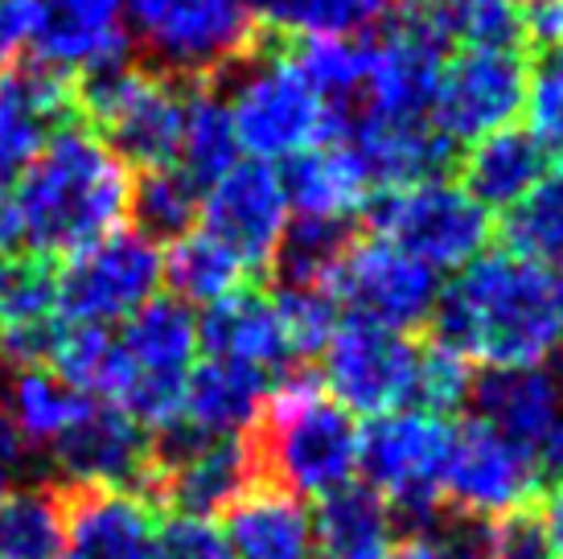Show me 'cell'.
<instances>
[{"mask_svg": "<svg viewBox=\"0 0 563 559\" xmlns=\"http://www.w3.org/2000/svg\"><path fill=\"white\" fill-rule=\"evenodd\" d=\"M560 276L518 251H485L437 296V342L489 371L543 366L560 346Z\"/></svg>", "mask_w": 563, "mask_h": 559, "instance_id": "1", "label": "cell"}, {"mask_svg": "<svg viewBox=\"0 0 563 559\" xmlns=\"http://www.w3.org/2000/svg\"><path fill=\"white\" fill-rule=\"evenodd\" d=\"M21 239L37 260H70L108 234L124 231L132 210V169L87 124L54 128L13 189Z\"/></svg>", "mask_w": 563, "mask_h": 559, "instance_id": "2", "label": "cell"}, {"mask_svg": "<svg viewBox=\"0 0 563 559\" xmlns=\"http://www.w3.org/2000/svg\"><path fill=\"white\" fill-rule=\"evenodd\" d=\"M358 424L342 404H333L317 374L288 371L272 387L260 419L243 432L255 485L280 494L329 497L358 473Z\"/></svg>", "mask_w": 563, "mask_h": 559, "instance_id": "3", "label": "cell"}, {"mask_svg": "<svg viewBox=\"0 0 563 559\" xmlns=\"http://www.w3.org/2000/svg\"><path fill=\"white\" fill-rule=\"evenodd\" d=\"M222 103L235 128L239 153H251L260 165H288L292 156L338 136V116L309 87L292 54L267 50L264 42L231 66V87Z\"/></svg>", "mask_w": 563, "mask_h": 559, "instance_id": "4", "label": "cell"}, {"mask_svg": "<svg viewBox=\"0 0 563 559\" xmlns=\"http://www.w3.org/2000/svg\"><path fill=\"white\" fill-rule=\"evenodd\" d=\"M70 99L95 124V132L120 153L128 169L153 173L177 169L181 124H186V91L165 75L141 66L111 63L87 70Z\"/></svg>", "mask_w": 563, "mask_h": 559, "instance_id": "5", "label": "cell"}, {"mask_svg": "<svg viewBox=\"0 0 563 559\" xmlns=\"http://www.w3.org/2000/svg\"><path fill=\"white\" fill-rule=\"evenodd\" d=\"M453 424L416 407L375 416L358 432V469L366 485L387 497L395 518H407L411 535L444 530L440 473L449 461Z\"/></svg>", "mask_w": 563, "mask_h": 559, "instance_id": "6", "label": "cell"}, {"mask_svg": "<svg viewBox=\"0 0 563 559\" xmlns=\"http://www.w3.org/2000/svg\"><path fill=\"white\" fill-rule=\"evenodd\" d=\"M371 227L375 239L411 255L428 272H461L485 255L494 239V215L449 177L378 194L371 202Z\"/></svg>", "mask_w": 563, "mask_h": 559, "instance_id": "7", "label": "cell"}, {"mask_svg": "<svg viewBox=\"0 0 563 559\" xmlns=\"http://www.w3.org/2000/svg\"><path fill=\"white\" fill-rule=\"evenodd\" d=\"M128 33L173 75H214L260 46L251 0H124Z\"/></svg>", "mask_w": 563, "mask_h": 559, "instance_id": "8", "label": "cell"}, {"mask_svg": "<svg viewBox=\"0 0 563 559\" xmlns=\"http://www.w3.org/2000/svg\"><path fill=\"white\" fill-rule=\"evenodd\" d=\"M120 350H124L120 407L144 432L177 424L189 371L198 366V317L181 300L157 296L124 321Z\"/></svg>", "mask_w": 563, "mask_h": 559, "instance_id": "9", "label": "cell"}, {"mask_svg": "<svg viewBox=\"0 0 563 559\" xmlns=\"http://www.w3.org/2000/svg\"><path fill=\"white\" fill-rule=\"evenodd\" d=\"M161 280H165V251L141 231H115L75 251L54 272L58 321L111 329L115 321L141 313L148 300H157Z\"/></svg>", "mask_w": 563, "mask_h": 559, "instance_id": "10", "label": "cell"}, {"mask_svg": "<svg viewBox=\"0 0 563 559\" xmlns=\"http://www.w3.org/2000/svg\"><path fill=\"white\" fill-rule=\"evenodd\" d=\"M548 482L534 452H522L470 419L453 428L449 461L440 473V506L449 523H501L518 511L539 506Z\"/></svg>", "mask_w": 563, "mask_h": 559, "instance_id": "11", "label": "cell"}, {"mask_svg": "<svg viewBox=\"0 0 563 559\" xmlns=\"http://www.w3.org/2000/svg\"><path fill=\"white\" fill-rule=\"evenodd\" d=\"M329 296L338 300V309L345 305L354 313V321L407 338L411 329L432 321L440 280L437 272H428L383 239H366V243L354 239L329 280Z\"/></svg>", "mask_w": 563, "mask_h": 559, "instance_id": "12", "label": "cell"}, {"mask_svg": "<svg viewBox=\"0 0 563 559\" xmlns=\"http://www.w3.org/2000/svg\"><path fill=\"white\" fill-rule=\"evenodd\" d=\"M321 391L350 416H387L411 404L416 342L391 329L345 321L321 350Z\"/></svg>", "mask_w": 563, "mask_h": 559, "instance_id": "13", "label": "cell"}, {"mask_svg": "<svg viewBox=\"0 0 563 559\" xmlns=\"http://www.w3.org/2000/svg\"><path fill=\"white\" fill-rule=\"evenodd\" d=\"M531 63L518 50H461L440 70L432 124L449 144L494 136L515 124L527 103Z\"/></svg>", "mask_w": 563, "mask_h": 559, "instance_id": "14", "label": "cell"}, {"mask_svg": "<svg viewBox=\"0 0 563 559\" xmlns=\"http://www.w3.org/2000/svg\"><path fill=\"white\" fill-rule=\"evenodd\" d=\"M444 37L428 13V0L407 9L383 37H371V70L358 108L345 116L383 120H432V99L444 70Z\"/></svg>", "mask_w": 563, "mask_h": 559, "instance_id": "15", "label": "cell"}, {"mask_svg": "<svg viewBox=\"0 0 563 559\" xmlns=\"http://www.w3.org/2000/svg\"><path fill=\"white\" fill-rule=\"evenodd\" d=\"M288 198L276 165L239 161L219 182L202 189L198 231L219 239L247 272H264L276 264L280 243L288 234Z\"/></svg>", "mask_w": 563, "mask_h": 559, "instance_id": "16", "label": "cell"}, {"mask_svg": "<svg viewBox=\"0 0 563 559\" xmlns=\"http://www.w3.org/2000/svg\"><path fill=\"white\" fill-rule=\"evenodd\" d=\"M49 461L58 469V482L141 494L148 478V432L124 407L87 404L75 428L49 445Z\"/></svg>", "mask_w": 563, "mask_h": 559, "instance_id": "17", "label": "cell"}, {"mask_svg": "<svg viewBox=\"0 0 563 559\" xmlns=\"http://www.w3.org/2000/svg\"><path fill=\"white\" fill-rule=\"evenodd\" d=\"M58 502L63 559H153L161 514L141 494L58 482Z\"/></svg>", "mask_w": 563, "mask_h": 559, "instance_id": "18", "label": "cell"}, {"mask_svg": "<svg viewBox=\"0 0 563 559\" xmlns=\"http://www.w3.org/2000/svg\"><path fill=\"white\" fill-rule=\"evenodd\" d=\"M30 46L33 63L63 78L124 63L132 46L124 0H37Z\"/></svg>", "mask_w": 563, "mask_h": 559, "instance_id": "19", "label": "cell"}, {"mask_svg": "<svg viewBox=\"0 0 563 559\" xmlns=\"http://www.w3.org/2000/svg\"><path fill=\"white\" fill-rule=\"evenodd\" d=\"M63 338L54 267L37 255L0 260V366H49Z\"/></svg>", "mask_w": 563, "mask_h": 559, "instance_id": "20", "label": "cell"}, {"mask_svg": "<svg viewBox=\"0 0 563 559\" xmlns=\"http://www.w3.org/2000/svg\"><path fill=\"white\" fill-rule=\"evenodd\" d=\"M473 412L494 436L522 452H543L563 416V379L548 366H510L473 379Z\"/></svg>", "mask_w": 563, "mask_h": 559, "instance_id": "21", "label": "cell"}, {"mask_svg": "<svg viewBox=\"0 0 563 559\" xmlns=\"http://www.w3.org/2000/svg\"><path fill=\"white\" fill-rule=\"evenodd\" d=\"M362 161L375 186L399 189L411 182L440 177L453 144L440 136L432 120H383V116H342L338 136Z\"/></svg>", "mask_w": 563, "mask_h": 559, "instance_id": "22", "label": "cell"}, {"mask_svg": "<svg viewBox=\"0 0 563 559\" xmlns=\"http://www.w3.org/2000/svg\"><path fill=\"white\" fill-rule=\"evenodd\" d=\"M70 103V83L46 66L21 63L0 75V186L30 169Z\"/></svg>", "mask_w": 563, "mask_h": 559, "instance_id": "23", "label": "cell"}, {"mask_svg": "<svg viewBox=\"0 0 563 559\" xmlns=\"http://www.w3.org/2000/svg\"><path fill=\"white\" fill-rule=\"evenodd\" d=\"M288 210H297L300 222H333L350 227V218L375 202V182L362 169V161L342 140L317 144L309 153L292 156L280 173Z\"/></svg>", "mask_w": 563, "mask_h": 559, "instance_id": "24", "label": "cell"}, {"mask_svg": "<svg viewBox=\"0 0 563 559\" xmlns=\"http://www.w3.org/2000/svg\"><path fill=\"white\" fill-rule=\"evenodd\" d=\"M272 387H276V374L243 366V362H227V358H202L189 371L177 419L214 440L243 436L267 407Z\"/></svg>", "mask_w": 563, "mask_h": 559, "instance_id": "25", "label": "cell"}, {"mask_svg": "<svg viewBox=\"0 0 563 559\" xmlns=\"http://www.w3.org/2000/svg\"><path fill=\"white\" fill-rule=\"evenodd\" d=\"M231 559H313V518L305 502L272 485H251L222 511Z\"/></svg>", "mask_w": 563, "mask_h": 559, "instance_id": "26", "label": "cell"}, {"mask_svg": "<svg viewBox=\"0 0 563 559\" xmlns=\"http://www.w3.org/2000/svg\"><path fill=\"white\" fill-rule=\"evenodd\" d=\"M198 350L206 358H227V362H243L255 371L280 374L292 371L288 362V346L280 333V317H276V300L255 288H239L227 300L210 305L198 321Z\"/></svg>", "mask_w": 563, "mask_h": 559, "instance_id": "27", "label": "cell"}, {"mask_svg": "<svg viewBox=\"0 0 563 559\" xmlns=\"http://www.w3.org/2000/svg\"><path fill=\"white\" fill-rule=\"evenodd\" d=\"M395 514L371 485H345L321 497L313 514V559H387Z\"/></svg>", "mask_w": 563, "mask_h": 559, "instance_id": "28", "label": "cell"}, {"mask_svg": "<svg viewBox=\"0 0 563 559\" xmlns=\"http://www.w3.org/2000/svg\"><path fill=\"white\" fill-rule=\"evenodd\" d=\"M548 177V156L527 136V128H501L494 136H482L465 153V182L473 198L485 210H515L539 182Z\"/></svg>", "mask_w": 563, "mask_h": 559, "instance_id": "29", "label": "cell"}, {"mask_svg": "<svg viewBox=\"0 0 563 559\" xmlns=\"http://www.w3.org/2000/svg\"><path fill=\"white\" fill-rule=\"evenodd\" d=\"M49 371L63 379L70 391H79L82 399L115 404L124 395V350L120 333L99 326H63V338L54 346Z\"/></svg>", "mask_w": 563, "mask_h": 559, "instance_id": "30", "label": "cell"}, {"mask_svg": "<svg viewBox=\"0 0 563 559\" xmlns=\"http://www.w3.org/2000/svg\"><path fill=\"white\" fill-rule=\"evenodd\" d=\"M243 280H247V267L239 264L219 239H210L198 227L165 251V284H169L173 300H181L186 309L189 305H206V309L219 305L243 288Z\"/></svg>", "mask_w": 563, "mask_h": 559, "instance_id": "31", "label": "cell"}, {"mask_svg": "<svg viewBox=\"0 0 563 559\" xmlns=\"http://www.w3.org/2000/svg\"><path fill=\"white\" fill-rule=\"evenodd\" d=\"M255 21L276 33L305 37H358L395 13V0H251Z\"/></svg>", "mask_w": 563, "mask_h": 559, "instance_id": "32", "label": "cell"}, {"mask_svg": "<svg viewBox=\"0 0 563 559\" xmlns=\"http://www.w3.org/2000/svg\"><path fill=\"white\" fill-rule=\"evenodd\" d=\"M288 54L338 120L358 108L371 70V37H305Z\"/></svg>", "mask_w": 563, "mask_h": 559, "instance_id": "33", "label": "cell"}, {"mask_svg": "<svg viewBox=\"0 0 563 559\" xmlns=\"http://www.w3.org/2000/svg\"><path fill=\"white\" fill-rule=\"evenodd\" d=\"M0 559H63V502L54 478L0 497Z\"/></svg>", "mask_w": 563, "mask_h": 559, "instance_id": "34", "label": "cell"}, {"mask_svg": "<svg viewBox=\"0 0 563 559\" xmlns=\"http://www.w3.org/2000/svg\"><path fill=\"white\" fill-rule=\"evenodd\" d=\"M239 165V140L222 103L214 91L194 87L186 91V124H181V153H177V169L186 173L194 186H210L219 182L227 169Z\"/></svg>", "mask_w": 563, "mask_h": 559, "instance_id": "35", "label": "cell"}, {"mask_svg": "<svg viewBox=\"0 0 563 559\" xmlns=\"http://www.w3.org/2000/svg\"><path fill=\"white\" fill-rule=\"evenodd\" d=\"M202 210V186H194L181 169H153L141 182H132V231H141L153 243H177L181 234L198 227Z\"/></svg>", "mask_w": 563, "mask_h": 559, "instance_id": "36", "label": "cell"}, {"mask_svg": "<svg viewBox=\"0 0 563 559\" xmlns=\"http://www.w3.org/2000/svg\"><path fill=\"white\" fill-rule=\"evenodd\" d=\"M444 46L461 50H518L522 42V13L515 0H428Z\"/></svg>", "mask_w": 563, "mask_h": 559, "instance_id": "37", "label": "cell"}, {"mask_svg": "<svg viewBox=\"0 0 563 559\" xmlns=\"http://www.w3.org/2000/svg\"><path fill=\"white\" fill-rule=\"evenodd\" d=\"M506 234L518 255H527L548 272L563 267V169L548 173L506 218Z\"/></svg>", "mask_w": 563, "mask_h": 559, "instance_id": "38", "label": "cell"}, {"mask_svg": "<svg viewBox=\"0 0 563 559\" xmlns=\"http://www.w3.org/2000/svg\"><path fill=\"white\" fill-rule=\"evenodd\" d=\"M354 234L350 227H333V222H297L288 227L276 255V267L284 276V288H329V280L350 251Z\"/></svg>", "mask_w": 563, "mask_h": 559, "instance_id": "39", "label": "cell"}, {"mask_svg": "<svg viewBox=\"0 0 563 559\" xmlns=\"http://www.w3.org/2000/svg\"><path fill=\"white\" fill-rule=\"evenodd\" d=\"M473 366L449 346L423 342L416 346V383H411V404L428 416H453L456 407L470 404L473 395Z\"/></svg>", "mask_w": 563, "mask_h": 559, "instance_id": "40", "label": "cell"}, {"mask_svg": "<svg viewBox=\"0 0 563 559\" xmlns=\"http://www.w3.org/2000/svg\"><path fill=\"white\" fill-rule=\"evenodd\" d=\"M276 300V317H280V333L288 346L292 362H309L329 346V338L338 333V300L329 296V288H280Z\"/></svg>", "mask_w": 563, "mask_h": 559, "instance_id": "41", "label": "cell"}, {"mask_svg": "<svg viewBox=\"0 0 563 559\" xmlns=\"http://www.w3.org/2000/svg\"><path fill=\"white\" fill-rule=\"evenodd\" d=\"M527 136L543 149L548 161L563 165V63H543L531 70V87H527Z\"/></svg>", "mask_w": 563, "mask_h": 559, "instance_id": "42", "label": "cell"}, {"mask_svg": "<svg viewBox=\"0 0 563 559\" xmlns=\"http://www.w3.org/2000/svg\"><path fill=\"white\" fill-rule=\"evenodd\" d=\"M153 559H231L227 539L202 518H165L153 539Z\"/></svg>", "mask_w": 563, "mask_h": 559, "instance_id": "43", "label": "cell"}, {"mask_svg": "<svg viewBox=\"0 0 563 559\" xmlns=\"http://www.w3.org/2000/svg\"><path fill=\"white\" fill-rule=\"evenodd\" d=\"M46 482L42 478V461H37V449H33L25 432L13 424V416L0 407V497L16 494L25 485Z\"/></svg>", "mask_w": 563, "mask_h": 559, "instance_id": "44", "label": "cell"}, {"mask_svg": "<svg viewBox=\"0 0 563 559\" xmlns=\"http://www.w3.org/2000/svg\"><path fill=\"white\" fill-rule=\"evenodd\" d=\"M37 0H0V63H9L16 50L30 46Z\"/></svg>", "mask_w": 563, "mask_h": 559, "instance_id": "45", "label": "cell"}, {"mask_svg": "<svg viewBox=\"0 0 563 559\" xmlns=\"http://www.w3.org/2000/svg\"><path fill=\"white\" fill-rule=\"evenodd\" d=\"M522 25L534 42L551 50L555 63H563V0H531V13L522 17Z\"/></svg>", "mask_w": 563, "mask_h": 559, "instance_id": "46", "label": "cell"}, {"mask_svg": "<svg viewBox=\"0 0 563 559\" xmlns=\"http://www.w3.org/2000/svg\"><path fill=\"white\" fill-rule=\"evenodd\" d=\"M539 527H543V544H548L551 559H563V482H555L551 490H543L539 497Z\"/></svg>", "mask_w": 563, "mask_h": 559, "instance_id": "47", "label": "cell"}, {"mask_svg": "<svg viewBox=\"0 0 563 559\" xmlns=\"http://www.w3.org/2000/svg\"><path fill=\"white\" fill-rule=\"evenodd\" d=\"M387 559H449V547L440 535H404L387 551Z\"/></svg>", "mask_w": 563, "mask_h": 559, "instance_id": "48", "label": "cell"}, {"mask_svg": "<svg viewBox=\"0 0 563 559\" xmlns=\"http://www.w3.org/2000/svg\"><path fill=\"white\" fill-rule=\"evenodd\" d=\"M21 243V218H16V198L9 186H0V260L13 255V248Z\"/></svg>", "mask_w": 563, "mask_h": 559, "instance_id": "49", "label": "cell"}, {"mask_svg": "<svg viewBox=\"0 0 563 559\" xmlns=\"http://www.w3.org/2000/svg\"><path fill=\"white\" fill-rule=\"evenodd\" d=\"M539 465H543V482H563V416L539 452Z\"/></svg>", "mask_w": 563, "mask_h": 559, "instance_id": "50", "label": "cell"}, {"mask_svg": "<svg viewBox=\"0 0 563 559\" xmlns=\"http://www.w3.org/2000/svg\"><path fill=\"white\" fill-rule=\"evenodd\" d=\"M560 296H563V284H560ZM560 342H563V300H560Z\"/></svg>", "mask_w": 563, "mask_h": 559, "instance_id": "51", "label": "cell"}, {"mask_svg": "<svg viewBox=\"0 0 563 559\" xmlns=\"http://www.w3.org/2000/svg\"><path fill=\"white\" fill-rule=\"evenodd\" d=\"M515 4H518V0H515Z\"/></svg>", "mask_w": 563, "mask_h": 559, "instance_id": "52", "label": "cell"}]
</instances>
